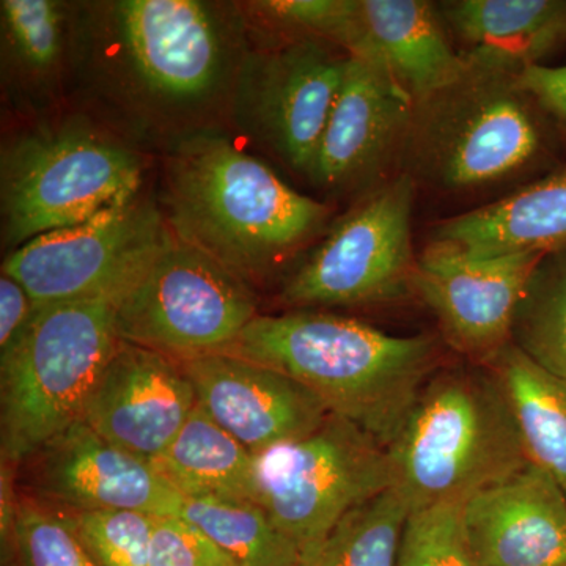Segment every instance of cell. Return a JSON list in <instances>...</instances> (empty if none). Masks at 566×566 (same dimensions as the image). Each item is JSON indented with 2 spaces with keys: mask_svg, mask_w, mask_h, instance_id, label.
Returning <instances> with one entry per match:
<instances>
[{
  "mask_svg": "<svg viewBox=\"0 0 566 566\" xmlns=\"http://www.w3.org/2000/svg\"><path fill=\"white\" fill-rule=\"evenodd\" d=\"M66 516L99 566H150L155 516L128 510Z\"/></svg>",
  "mask_w": 566,
  "mask_h": 566,
  "instance_id": "obj_29",
  "label": "cell"
},
{
  "mask_svg": "<svg viewBox=\"0 0 566 566\" xmlns=\"http://www.w3.org/2000/svg\"><path fill=\"white\" fill-rule=\"evenodd\" d=\"M395 566H475L465 534L464 502L411 510Z\"/></svg>",
  "mask_w": 566,
  "mask_h": 566,
  "instance_id": "obj_28",
  "label": "cell"
},
{
  "mask_svg": "<svg viewBox=\"0 0 566 566\" xmlns=\"http://www.w3.org/2000/svg\"><path fill=\"white\" fill-rule=\"evenodd\" d=\"M387 452L411 510L465 502L528 464L505 395L483 364L439 368Z\"/></svg>",
  "mask_w": 566,
  "mask_h": 566,
  "instance_id": "obj_4",
  "label": "cell"
},
{
  "mask_svg": "<svg viewBox=\"0 0 566 566\" xmlns=\"http://www.w3.org/2000/svg\"><path fill=\"white\" fill-rule=\"evenodd\" d=\"M416 186L409 175H398L337 219L286 277L281 303L290 311H323L392 303L411 292Z\"/></svg>",
  "mask_w": 566,
  "mask_h": 566,
  "instance_id": "obj_10",
  "label": "cell"
},
{
  "mask_svg": "<svg viewBox=\"0 0 566 566\" xmlns=\"http://www.w3.org/2000/svg\"><path fill=\"white\" fill-rule=\"evenodd\" d=\"M512 344L566 379V248L547 253L536 266L517 307Z\"/></svg>",
  "mask_w": 566,
  "mask_h": 566,
  "instance_id": "obj_27",
  "label": "cell"
},
{
  "mask_svg": "<svg viewBox=\"0 0 566 566\" xmlns=\"http://www.w3.org/2000/svg\"><path fill=\"white\" fill-rule=\"evenodd\" d=\"M122 290L36 307L17 344L0 354L3 463L28 461L82 419L122 342L115 327Z\"/></svg>",
  "mask_w": 566,
  "mask_h": 566,
  "instance_id": "obj_7",
  "label": "cell"
},
{
  "mask_svg": "<svg viewBox=\"0 0 566 566\" xmlns=\"http://www.w3.org/2000/svg\"><path fill=\"white\" fill-rule=\"evenodd\" d=\"M240 3H77L74 74L129 140L172 148L221 132L249 48Z\"/></svg>",
  "mask_w": 566,
  "mask_h": 566,
  "instance_id": "obj_1",
  "label": "cell"
},
{
  "mask_svg": "<svg viewBox=\"0 0 566 566\" xmlns=\"http://www.w3.org/2000/svg\"><path fill=\"white\" fill-rule=\"evenodd\" d=\"M150 566H238L200 528L181 516L153 520Z\"/></svg>",
  "mask_w": 566,
  "mask_h": 566,
  "instance_id": "obj_31",
  "label": "cell"
},
{
  "mask_svg": "<svg viewBox=\"0 0 566 566\" xmlns=\"http://www.w3.org/2000/svg\"><path fill=\"white\" fill-rule=\"evenodd\" d=\"M411 505L392 486L346 513L301 566H395Z\"/></svg>",
  "mask_w": 566,
  "mask_h": 566,
  "instance_id": "obj_26",
  "label": "cell"
},
{
  "mask_svg": "<svg viewBox=\"0 0 566 566\" xmlns=\"http://www.w3.org/2000/svg\"><path fill=\"white\" fill-rule=\"evenodd\" d=\"M196 406V390L180 360L120 342L81 420L112 444L153 463Z\"/></svg>",
  "mask_w": 566,
  "mask_h": 566,
  "instance_id": "obj_15",
  "label": "cell"
},
{
  "mask_svg": "<svg viewBox=\"0 0 566 566\" xmlns=\"http://www.w3.org/2000/svg\"><path fill=\"white\" fill-rule=\"evenodd\" d=\"M249 39L230 120L248 139L308 177L349 57L311 36L259 40L249 31Z\"/></svg>",
  "mask_w": 566,
  "mask_h": 566,
  "instance_id": "obj_11",
  "label": "cell"
},
{
  "mask_svg": "<svg viewBox=\"0 0 566 566\" xmlns=\"http://www.w3.org/2000/svg\"><path fill=\"white\" fill-rule=\"evenodd\" d=\"M147 161L122 133L84 114L32 126L0 156L2 245L77 226L140 196ZM9 252V253H10Z\"/></svg>",
  "mask_w": 566,
  "mask_h": 566,
  "instance_id": "obj_5",
  "label": "cell"
},
{
  "mask_svg": "<svg viewBox=\"0 0 566 566\" xmlns=\"http://www.w3.org/2000/svg\"><path fill=\"white\" fill-rule=\"evenodd\" d=\"M161 210L137 196L95 218L41 234L10 252L2 273L50 305L118 292L140 273L166 240Z\"/></svg>",
  "mask_w": 566,
  "mask_h": 566,
  "instance_id": "obj_12",
  "label": "cell"
},
{
  "mask_svg": "<svg viewBox=\"0 0 566 566\" xmlns=\"http://www.w3.org/2000/svg\"><path fill=\"white\" fill-rule=\"evenodd\" d=\"M29 460L35 490L66 512L180 513L182 494L155 464L112 444L82 420Z\"/></svg>",
  "mask_w": 566,
  "mask_h": 566,
  "instance_id": "obj_14",
  "label": "cell"
},
{
  "mask_svg": "<svg viewBox=\"0 0 566 566\" xmlns=\"http://www.w3.org/2000/svg\"><path fill=\"white\" fill-rule=\"evenodd\" d=\"M415 106L385 63L349 57L308 180L331 192L374 180L401 156Z\"/></svg>",
  "mask_w": 566,
  "mask_h": 566,
  "instance_id": "obj_16",
  "label": "cell"
},
{
  "mask_svg": "<svg viewBox=\"0 0 566 566\" xmlns=\"http://www.w3.org/2000/svg\"><path fill=\"white\" fill-rule=\"evenodd\" d=\"M475 566H566V494L527 464L464 502Z\"/></svg>",
  "mask_w": 566,
  "mask_h": 566,
  "instance_id": "obj_18",
  "label": "cell"
},
{
  "mask_svg": "<svg viewBox=\"0 0 566 566\" xmlns=\"http://www.w3.org/2000/svg\"><path fill=\"white\" fill-rule=\"evenodd\" d=\"M442 6L468 62L520 74L566 43V0H455Z\"/></svg>",
  "mask_w": 566,
  "mask_h": 566,
  "instance_id": "obj_21",
  "label": "cell"
},
{
  "mask_svg": "<svg viewBox=\"0 0 566 566\" xmlns=\"http://www.w3.org/2000/svg\"><path fill=\"white\" fill-rule=\"evenodd\" d=\"M76 11L62 0L0 2L2 82L20 106L43 109L74 74Z\"/></svg>",
  "mask_w": 566,
  "mask_h": 566,
  "instance_id": "obj_19",
  "label": "cell"
},
{
  "mask_svg": "<svg viewBox=\"0 0 566 566\" xmlns=\"http://www.w3.org/2000/svg\"><path fill=\"white\" fill-rule=\"evenodd\" d=\"M545 255L475 256L433 241L417 259L412 290L438 318L447 344L485 364L512 344L517 307Z\"/></svg>",
  "mask_w": 566,
  "mask_h": 566,
  "instance_id": "obj_13",
  "label": "cell"
},
{
  "mask_svg": "<svg viewBox=\"0 0 566 566\" xmlns=\"http://www.w3.org/2000/svg\"><path fill=\"white\" fill-rule=\"evenodd\" d=\"M31 294L11 275L0 274V354L9 352L36 312Z\"/></svg>",
  "mask_w": 566,
  "mask_h": 566,
  "instance_id": "obj_32",
  "label": "cell"
},
{
  "mask_svg": "<svg viewBox=\"0 0 566 566\" xmlns=\"http://www.w3.org/2000/svg\"><path fill=\"white\" fill-rule=\"evenodd\" d=\"M221 353L289 376L386 449L441 368L431 335H394L318 308L259 314Z\"/></svg>",
  "mask_w": 566,
  "mask_h": 566,
  "instance_id": "obj_3",
  "label": "cell"
},
{
  "mask_svg": "<svg viewBox=\"0 0 566 566\" xmlns=\"http://www.w3.org/2000/svg\"><path fill=\"white\" fill-rule=\"evenodd\" d=\"M178 360L197 403L253 455L311 434L331 415L315 394L273 368L222 353Z\"/></svg>",
  "mask_w": 566,
  "mask_h": 566,
  "instance_id": "obj_17",
  "label": "cell"
},
{
  "mask_svg": "<svg viewBox=\"0 0 566 566\" xmlns=\"http://www.w3.org/2000/svg\"><path fill=\"white\" fill-rule=\"evenodd\" d=\"M433 241L475 256L551 253L566 248V169L439 223Z\"/></svg>",
  "mask_w": 566,
  "mask_h": 566,
  "instance_id": "obj_20",
  "label": "cell"
},
{
  "mask_svg": "<svg viewBox=\"0 0 566 566\" xmlns=\"http://www.w3.org/2000/svg\"><path fill=\"white\" fill-rule=\"evenodd\" d=\"M392 486L386 447L340 416L255 455V502L303 558L354 506Z\"/></svg>",
  "mask_w": 566,
  "mask_h": 566,
  "instance_id": "obj_9",
  "label": "cell"
},
{
  "mask_svg": "<svg viewBox=\"0 0 566 566\" xmlns=\"http://www.w3.org/2000/svg\"><path fill=\"white\" fill-rule=\"evenodd\" d=\"M182 520L221 547L238 566H301L303 554L253 501L182 497Z\"/></svg>",
  "mask_w": 566,
  "mask_h": 566,
  "instance_id": "obj_25",
  "label": "cell"
},
{
  "mask_svg": "<svg viewBox=\"0 0 566 566\" xmlns=\"http://www.w3.org/2000/svg\"><path fill=\"white\" fill-rule=\"evenodd\" d=\"M483 365L505 395L527 463L546 472L566 494V379L513 344Z\"/></svg>",
  "mask_w": 566,
  "mask_h": 566,
  "instance_id": "obj_23",
  "label": "cell"
},
{
  "mask_svg": "<svg viewBox=\"0 0 566 566\" xmlns=\"http://www.w3.org/2000/svg\"><path fill=\"white\" fill-rule=\"evenodd\" d=\"M520 82L538 107L566 126V65L527 66L521 71Z\"/></svg>",
  "mask_w": 566,
  "mask_h": 566,
  "instance_id": "obj_33",
  "label": "cell"
},
{
  "mask_svg": "<svg viewBox=\"0 0 566 566\" xmlns=\"http://www.w3.org/2000/svg\"><path fill=\"white\" fill-rule=\"evenodd\" d=\"M536 107L520 74L468 62L457 81L416 102L401 151L405 174L449 193L524 177L545 153Z\"/></svg>",
  "mask_w": 566,
  "mask_h": 566,
  "instance_id": "obj_6",
  "label": "cell"
},
{
  "mask_svg": "<svg viewBox=\"0 0 566 566\" xmlns=\"http://www.w3.org/2000/svg\"><path fill=\"white\" fill-rule=\"evenodd\" d=\"M161 210L170 232L255 283L283 270L329 229V208L294 191L222 132L169 148Z\"/></svg>",
  "mask_w": 566,
  "mask_h": 566,
  "instance_id": "obj_2",
  "label": "cell"
},
{
  "mask_svg": "<svg viewBox=\"0 0 566 566\" xmlns=\"http://www.w3.org/2000/svg\"><path fill=\"white\" fill-rule=\"evenodd\" d=\"M256 315L251 283L170 230L115 301L122 342L175 359L221 353Z\"/></svg>",
  "mask_w": 566,
  "mask_h": 566,
  "instance_id": "obj_8",
  "label": "cell"
},
{
  "mask_svg": "<svg viewBox=\"0 0 566 566\" xmlns=\"http://www.w3.org/2000/svg\"><path fill=\"white\" fill-rule=\"evenodd\" d=\"M153 464L182 497L212 495L255 502V455L199 403Z\"/></svg>",
  "mask_w": 566,
  "mask_h": 566,
  "instance_id": "obj_24",
  "label": "cell"
},
{
  "mask_svg": "<svg viewBox=\"0 0 566 566\" xmlns=\"http://www.w3.org/2000/svg\"><path fill=\"white\" fill-rule=\"evenodd\" d=\"M14 539L25 566H99L66 513L36 502L18 504Z\"/></svg>",
  "mask_w": 566,
  "mask_h": 566,
  "instance_id": "obj_30",
  "label": "cell"
},
{
  "mask_svg": "<svg viewBox=\"0 0 566 566\" xmlns=\"http://www.w3.org/2000/svg\"><path fill=\"white\" fill-rule=\"evenodd\" d=\"M376 61L415 102L463 74L468 61L450 44L436 9L423 0H360Z\"/></svg>",
  "mask_w": 566,
  "mask_h": 566,
  "instance_id": "obj_22",
  "label": "cell"
}]
</instances>
